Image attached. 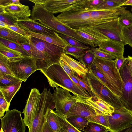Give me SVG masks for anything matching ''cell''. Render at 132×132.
I'll use <instances>...</instances> for the list:
<instances>
[{"label": "cell", "mask_w": 132, "mask_h": 132, "mask_svg": "<svg viewBox=\"0 0 132 132\" xmlns=\"http://www.w3.org/2000/svg\"><path fill=\"white\" fill-rule=\"evenodd\" d=\"M122 36L126 45L132 47V25L127 27H121Z\"/></svg>", "instance_id": "obj_34"}, {"label": "cell", "mask_w": 132, "mask_h": 132, "mask_svg": "<svg viewBox=\"0 0 132 132\" xmlns=\"http://www.w3.org/2000/svg\"><path fill=\"white\" fill-rule=\"evenodd\" d=\"M22 4L18 0H0V6H7L12 5H20Z\"/></svg>", "instance_id": "obj_48"}, {"label": "cell", "mask_w": 132, "mask_h": 132, "mask_svg": "<svg viewBox=\"0 0 132 132\" xmlns=\"http://www.w3.org/2000/svg\"><path fill=\"white\" fill-rule=\"evenodd\" d=\"M44 117L46 121L54 132H59L62 128L60 119L53 110L49 109Z\"/></svg>", "instance_id": "obj_23"}, {"label": "cell", "mask_w": 132, "mask_h": 132, "mask_svg": "<svg viewBox=\"0 0 132 132\" xmlns=\"http://www.w3.org/2000/svg\"><path fill=\"white\" fill-rule=\"evenodd\" d=\"M67 119L74 127L80 130H83L89 122L86 118L79 116L73 117Z\"/></svg>", "instance_id": "obj_25"}, {"label": "cell", "mask_w": 132, "mask_h": 132, "mask_svg": "<svg viewBox=\"0 0 132 132\" xmlns=\"http://www.w3.org/2000/svg\"><path fill=\"white\" fill-rule=\"evenodd\" d=\"M131 11L132 12V7L131 8Z\"/></svg>", "instance_id": "obj_60"}, {"label": "cell", "mask_w": 132, "mask_h": 132, "mask_svg": "<svg viewBox=\"0 0 132 132\" xmlns=\"http://www.w3.org/2000/svg\"><path fill=\"white\" fill-rule=\"evenodd\" d=\"M52 94L55 104V111L65 116L71 107L77 102L79 96L72 95L65 89L56 87Z\"/></svg>", "instance_id": "obj_9"}, {"label": "cell", "mask_w": 132, "mask_h": 132, "mask_svg": "<svg viewBox=\"0 0 132 132\" xmlns=\"http://www.w3.org/2000/svg\"><path fill=\"white\" fill-rule=\"evenodd\" d=\"M7 57L8 67L15 77L22 81L25 82L30 75L37 70L36 61L32 56Z\"/></svg>", "instance_id": "obj_7"}, {"label": "cell", "mask_w": 132, "mask_h": 132, "mask_svg": "<svg viewBox=\"0 0 132 132\" xmlns=\"http://www.w3.org/2000/svg\"><path fill=\"white\" fill-rule=\"evenodd\" d=\"M21 80L20 79L12 76L0 74V87L15 84Z\"/></svg>", "instance_id": "obj_29"}, {"label": "cell", "mask_w": 132, "mask_h": 132, "mask_svg": "<svg viewBox=\"0 0 132 132\" xmlns=\"http://www.w3.org/2000/svg\"><path fill=\"white\" fill-rule=\"evenodd\" d=\"M128 57L129 60V68L132 76V56H128Z\"/></svg>", "instance_id": "obj_54"}, {"label": "cell", "mask_w": 132, "mask_h": 132, "mask_svg": "<svg viewBox=\"0 0 132 132\" xmlns=\"http://www.w3.org/2000/svg\"><path fill=\"white\" fill-rule=\"evenodd\" d=\"M55 108L52 94L44 88L38 102L32 122L28 132H42L46 121L45 115L49 109Z\"/></svg>", "instance_id": "obj_6"}, {"label": "cell", "mask_w": 132, "mask_h": 132, "mask_svg": "<svg viewBox=\"0 0 132 132\" xmlns=\"http://www.w3.org/2000/svg\"><path fill=\"white\" fill-rule=\"evenodd\" d=\"M6 28H9L22 35L26 37H28L26 31L21 28L18 25L15 26L7 25V27Z\"/></svg>", "instance_id": "obj_47"}, {"label": "cell", "mask_w": 132, "mask_h": 132, "mask_svg": "<svg viewBox=\"0 0 132 132\" xmlns=\"http://www.w3.org/2000/svg\"><path fill=\"white\" fill-rule=\"evenodd\" d=\"M59 61L61 67L69 76L72 74H75L78 76L77 74L72 70L63 60L60 58Z\"/></svg>", "instance_id": "obj_46"}, {"label": "cell", "mask_w": 132, "mask_h": 132, "mask_svg": "<svg viewBox=\"0 0 132 132\" xmlns=\"http://www.w3.org/2000/svg\"><path fill=\"white\" fill-rule=\"evenodd\" d=\"M95 56L91 49L86 50L83 55L79 59V62L87 68L93 64Z\"/></svg>", "instance_id": "obj_27"}, {"label": "cell", "mask_w": 132, "mask_h": 132, "mask_svg": "<svg viewBox=\"0 0 132 132\" xmlns=\"http://www.w3.org/2000/svg\"><path fill=\"white\" fill-rule=\"evenodd\" d=\"M56 114L59 117L61 122L62 128L68 132H82L72 126L68 121L65 116L61 115L56 113Z\"/></svg>", "instance_id": "obj_33"}, {"label": "cell", "mask_w": 132, "mask_h": 132, "mask_svg": "<svg viewBox=\"0 0 132 132\" xmlns=\"http://www.w3.org/2000/svg\"><path fill=\"white\" fill-rule=\"evenodd\" d=\"M40 71L46 77L51 86L61 87L68 90L74 95L82 98L90 97L88 92L79 87L71 80L60 63L52 64Z\"/></svg>", "instance_id": "obj_2"}, {"label": "cell", "mask_w": 132, "mask_h": 132, "mask_svg": "<svg viewBox=\"0 0 132 132\" xmlns=\"http://www.w3.org/2000/svg\"><path fill=\"white\" fill-rule=\"evenodd\" d=\"M111 132H118L132 125V111L125 107L115 110L111 116H108Z\"/></svg>", "instance_id": "obj_12"}, {"label": "cell", "mask_w": 132, "mask_h": 132, "mask_svg": "<svg viewBox=\"0 0 132 132\" xmlns=\"http://www.w3.org/2000/svg\"><path fill=\"white\" fill-rule=\"evenodd\" d=\"M83 130L84 132H107L109 131L106 128L101 125L90 122Z\"/></svg>", "instance_id": "obj_36"}, {"label": "cell", "mask_w": 132, "mask_h": 132, "mask_svg": "<svg viewBox=\"0 0 132 132\" xmlns=\"http://www.w3.org/2000/svg\"><path fill=\"white\" fill-rule=\"evenodd\" d=\"M28 38L31 49V56L36 61L37 70L59 63L64 48L35 37L28 36Z\"/></svg>", "instance_id": "obj_1"}, {"label": "cell", "mask_w": 132, "mask_h": 132, "mask_svg": "<svg viewBox=\"0 0 132 132\" xmlns=\"http://www.w3.org/2000/svg\"><path fill=\"white\" fill-rule=\"evenodd\" d=\"M93 73L98 78L100 81L111 91V89L108 83L105 78L102 74L97 69L95 66L93 64L89 68Z\"/></svg>", "instance_id": "obj_40"}, {"label": "cell", "mask_w": 132, "mask_h": 132, "mask_svg": "<svg viewBox=\"0 0 132 132\" xmlns=\"http://www.w3.org/2000/svg\"><path fill=\"white\" fill-rule=\"evenodd\" d=\"M93 64L104 76L112 91L119 98L121 94L122 80L115 60L95 56Z\"/></svg>", "instance_id": "obj_5"}, {"label": "cell", "mask_w": 132, "mask_h": 132, "mask_svg": "<svg viewBox=\"0 0 132 132\" xmlns=\"http://www.w3.org/2000/svg\"><path fill=\"white\" fill-rule=\"evenodd\" d=\"M27 36L35 37L48 43L53 44L64 49L69 44L59 35L54 32L53 33H39L29 30H26Z\"/></svg>", "instance_id": "obj_18"}, {"label": "cell", "mask_w": 132, "mask_h": 132, "mask_svg": "<svg viewBox=\"0 0 132 132\" xmlns=\"http://www.w3.org/2000/svg\"><path fill=\"white\" fill-rule=\"evenodd\" d=\"M10 104L5 99L2 93L0 91V118L4 116L5 112L9 110Z\"/></svg>", "instance_id": "obj_42"}, {"label": "cell", "mask_w": 132, "mask_h": 132, "mask_svg": "<svg viewBox=\"0 0 132 132\" xmlns=\"http://www.w3.org/2000/svg\"><path fill=\"white\" fill-rule=\"evenodd\" d=\"M59 132H68L67 131H66L63 128H62Z\"/></svg>", "instance_id": "obj_58"}, {"label": "cell", "mask_w": 132, "mask_h": 132, "mask_svg": "<svg viewBox=\"0 0 132 132\" xmlns=\"http://www.w3.org/2000/svg\"><path fill=\"white\" fill-rule=\"evenodd\" d=\"M0 43L6 46L22 53L24 56H30V55L18 44L9 40L0 37Z\"/></svg>", "instance_id": "obj_30"}, {"label": "cell", "mask_w": 132, "mask_h": 132, "mask_svg": "<svg viewBox=\"0 0 132 132\" xmlns=\"http://www.w3.org/2000/svg\"><path fill=\"white\" fill-rule=\"evenodd\" d=\"M124 46L121 43L110 39L102 42L98 48L116 58H119L123 56Z\"/></svg>", "instance_id": "obj_19"}, {"label": "cell", "mask_w": 132, "mask_h": 132, "mask_svg": "<svg viewBox=\"0 0 132 132\" xmlns=\"http://www.w3.org/2000/svg\"><path fill=\"white\" fill-rule=\"evenodd\" d=\"M18 25L25 31L39 33H53L55 32L49 28L41 25L38 22L29 18L17 22Z\"/></svg>", "instance_id": "obj_20"}, {"label": "cell", "mask_w": 132, "mask_h": 132, "mask_svg": "<svg viewBox=\"0 0 132 132\" xmlns=\"http://www.w3.org/2000/svg\"><path fill=\"white\" fill-rule=\"evenodd\" d=\"M71 80L79 87L80 88L84 90L86 92H87L83 88H82L79 85L78 81L72 75V74L69 76Z\"/></svg>", "instance_id": "obj_53"}, {"label": "cell", "mask_w": 132, "mask_h": 132, "mask_svg": "<svg viewBox=\"0 0 132 132\" xmlns=\"http://www.w3.org/2000/svg\"><path fill=\"white\" fill-rule=\"evenodd\" d=\"M0 53L9 59L24 56L20 52L10 48L1 43H0Z\"/></svg>", "instance_id": "obj_28"}, {"label": "cell", "mask_w": 132, "mask_h": 132, "mask_svg": "<svg viewBox=\"0 0 132 132\" xmlns=\"http://www.w3.org/2000/svg\"><path fill=\"white\" fill-rule=\"evenodd\" d=\"M42 132H54L50 128L46 121H45Z\"/></svg>", "instance_id": "obj_52"}, {"label": "cell", "mask_w": 132, "mask_h": 132, "mask_svg": "<svg viewBox=\"0 0 132 132\" xmlns=\"http://www.w3.org/2000/svg\"><path fill=\"white\" fill-rule=\"evenodd\" d=\"M77 102L89 106L95 111L96 116L103 115L111 116L115 110L114 108L110 105L93 95L86 98L79 97Z\"/></svg>", "instance_id": "obj_14"}, {"label": "cell", "mask_w": 132, "mask_h": 132, "mask_svg": "<svg viewBox=\"0 0 132 132\" xmlns=\"http://www.w3.org/2000/svg\"><path fill=\"white\" fill-rule=\"evenodd\" d=\"M40 95V93L38 89L36 88L31 89L22 112L24 115V121L29 130L30 128Z\"/></svg>", "instance_id": "obj_17"}, {"label": "cell", "mask_w": 132, "mask_h": 132, "mask_svg": "<svg viewBox=\"0 0 132 132\" xmlns=\"http://www.w3.org/2000/svg\"><path fill=\"white\" fill-rule=\"evenodd\" d=\"M120 23L121 27L132 25V13L126 10L119 16Z\"/></svg>", "instance_id": "obj_35"}, {"label": "cell", "mask_w": 132, "mask_h": 132, "mask_svg": "<svg viewBox=\"0 0 132 132\" xmlns=\"http://www.w3.org/2000/svg\"><path fill=\"white\" fill-rule=\"evenodd\" d=\"M104 1V0H90L89 5L91 7L95 8L100 5Z\"/></svg>", "instance_id": "obj_51"}, {"label": "cell", "mask_w": 132, "mask_h": 132, "mask_svg": "<svg viewBox=\"0 0 132 132\" xmlns=\"http://www.w3.org/2000/svg\"><path fill=\"white\" fill-rule=\"evenodd\" d=\"M127 58V57L125 58L123 56L120 57L116 58L114 60L116 67L118 71L124 61Z\"/></svg>", "instance_id": "obj_50"}, {"label": "cell", "mask_w": 132, "mask_h": 132, "mask_svg": "<svg viewBox=\"0 0 132 132\" xmlns=\"http://www.w3.org/2000/svg\"><path fill=\"white\" fill-rule=\"evenodd\" d=\"M118 132H132V125L127 128Z\"/></svg>", "instance_id": "obj_55"}, {"label": "cell", "mask_w": 132, "mask_h": 132, "mask_svg": "<svg viewBox=\"0 0 132 132\" xmlns=\"http://www.w3.org/2000/svg\"><path fill=\"white\" fill-rule=\"evenodd\" d=\"M112 1L116 4L120 5L121 6L127 0H112Z\"/></svg>", "instance_id": "obj_56"}, {"label": "cell", "mask_w": 132, "mask_h": 132, "mask_svg": "<svg viewBox=\"0 0 132 132\" xmlns=\"http://www.w3.org/2000/svg\"><path fill=\"white\" fill-rule=\"evenodd\" d=\"M86 50L83 48L75 47L69 44L64 48L63 53L79 60L83 55Z\"/></svg>", "instance_id": "obj_26"}, {"label": "cell", "mask_w": 132, "mask_h": 132, "mask_svg": "<svg viewBox=\"0 0 132 132\" xmlns=\"http://www.w3.org/2000/svg\"><path fill=\"white\" fill-rule=\"evenodd\" d=\"M21 112L16 109L9 110L0 118L4 132H25L26 125Z\"/></svg>", "instance_id": "obj_11"}, {"label": "cell", "mask_w": 132, "mask_h": 132, "mask_svg": "<svg viewBox=\"0 0 132 132\" xmlns=\"http://www.w3.org/2000/svg\"><path fill=\"white\" fill-rule=\"evenodd\" d=\"M23 49L31 56V47L28 41L20 44H18Z\"/></svg>", "instance_id": "obj_49"}, {"label": "cell", "mask_w": 132, "mask_h": 132, "mask_svg": "<svg viewBox=\"0 0 132 132\" xmlns=\"http://www.w3.org/2000/svg\"><path fill=\"white\" fill-rule=\"evenodd\" d=\"M108 116L100 115L97 116V121L99 124L106 128L110 132H111L108 121Z\"/></svg>", "instance_id": "obj_43"}, {"label": "cell", "mask_w": 132, "mask_h": 132, "mask_svg": "<svg viewBox=\"0 0 132 132\" xmlns=\"http://www.w3.org/2000/svg\"><path fill=\"white\" fill-rule=\"evenodd\" d=\"M90 0H40L44 7L54 14L87 6Z\"/></svg>", "instance_id": "obj_10"}, {"label": "cell", "mask_w": 132, "mask_h": 132, "mask_svg": "<svg viewBox=\"0 0 132 132\" xmlns=\"http://www.w3.org/2000/svg\"><path fill=\"white\" fill-rule=\"evenodd\" d=\"M77 30L86 32L102 42L110 39L93 28H81Z\"/></svg>", "instance_id": "obj_31"}, {"label": "cell", "mask_w": 132, "mask_h": 132, "mask_svg": "<svg viewBox=\"0 0 132 132\" xmlns=\"http://www.w3.org/2000/svg\"><path fill=\"white\" fill-rule=\"evenodd\" d=\"M91 49L96 56L110 60H113L116 58V57L100 50L99 48L95 47Z\"/></svg>", "instance_id": "obj_41"}, {"label": "cell", "mask_w": 132, "mask_h": 132, "mask_svg": "<svg viewBox=\"0 0 132 132\" xmlns=\"http://www.w3.org/2000/svg\"><path fill=\"white\" fill-rule=\"evenodd\" d=\"M124 5H130L132 7V0H127L121 5V6Z\"/></svg>", "instance_id": "obj_57"}, {"label": "cell", "mask_w": 132, "mask_h": 132, "mask_svg": "<svg viewBox=\"0 0 132 132\" xmlns=\"http://www.w3.org/2000/svg\"><path fill=\"white\" fill-rule=\"evenodd\" d=\"M121 7L112 0H104V1L100 5L93 9L96 10H109Z\"/></svg>", "instance_id": "obj_39"}, {"label": "cell", "mask_w": 132, "mask_h": 132, "mask_svg": "<svg viewBox=\"0 0 132 132\" xmlns=\"http://www.w3.org/2000/svg\"><path fill=\"white\" fill-rule=\"evenodd\" d=\"M7 59L6 56L0 53V74L9 75L15 77L7 66Z\"/></svg>", "instance_id": "obj_38"}, {"label": "cell", "mask_w": 132, "mask_h": 132, "mask_svg": "<svg viewBox=\"0 0 132 132\" xmlns=\"http://www.w3.org/2000/svg\"><path fill=\"white\" fill-rule=\"evenodd\" d=\"M119 71L122 80L121 94L119 98L124 106L132 111V76L128 57Z\"/></svg>", "instance_id": "obj_8"}, {"label": "cell", "mask_w": 132, "mask_h": 132, "mask_svg": "<svg viewBox=\"0 0 132 132\" xmlns=\"http://www.w3.org/2000/svg\"><path fill=\"white\" fill-rule=\"evenodd\" d=\"M72 75L77 80L80 85L88 92L90 96H92L91 89L83 79L75 74Z\"/></svg>", "instance_id": "obj_45"}, {"label": "cell", "mask_w": 132, "mask_h": 132, "mask_svg": "<svg viewBox=\"0 0 132 132\" xmlns=\"http://www.w3.org/2000/svg\"><path fill=\"white\" fill-rule=\"evenodd\" d=\"M0 14L6 15L17 22L29 18L31 12L28 6L22 4L0 6Z\"/></svg>", "instance_id": "obj_15"}, {"label": "cell", "mask_w": 132, "mask_h": 132, "mask_svg": "<svg viewBox=\"0 0 132 132\" xmlns=\"http://www.w3.org/2000/svg\"><path fill=\"white\" fill-rule=\"evenodd\" d=\"M0 132H4V131L1 128V130H0Z\"/></svg>", "instance_id": "obj_59"}, {"label": "cell", "mask_w": 132, "mask_h": 132, "mask_svg": "<svg viewBox=\"0 0 132 132\" xmlns=\"http://www.w3.org/2000/svg\"><path fill=\"white\" fill-rule=\"evenodd\" d=\"M93 28L109 39L121 43L124 45H126L122 35L119 17L113 20Z\"/></svg>", "instance_id": "obj_13"}, {"label": "cell", "mask_w": 132, "mask_h": 132, "mask_svg": "<svg viewBox=\"0 0 132 132\" xmlns=\"http://www.w3.org/2000/svg\"><path fill=\"white\" fill-rule=\"evenodd\" d=\"M22 80L9 86L0 87V91L2 93L7 101L10 104L13 97L21 87Z\"/></svg>", "instance_id": "obj_24"}, {"label": "cell", "mask_w": 132, "mask_h": 132, "mask_svg": "<svg viewBox=\"0 0 132 132\" xmlns=\"http://www.w3.org/2000/svg\"><path fill=\"white\" fill-rule=\"evenodd\" d=\"M60 59L64 61L79 77L82 78L88 72V69L85 65L64 53L61 55Z\"/></svg>", "instance_id": "obj_21"}, {"label": "cell", "mask_w": 132, "mask_h": 132, "mask_svg": "<svg viewBox=\"0 0 132 132\" xmlns=\"http://www.w3.org/2000/svg\"><path fill=\"white\" fill-rule=\"evenodd\" d=\"M0 37L9 40L18 44L28 41V36L22 35L9 28L0 27Z\"/></svg>", "instance_id": "obj_22"}, {"label": "cell", "mask_w": 132, "mask_h": 132, "mask_svg": "<svg viewBox=\"0 0 132 132\" xmlns=\"http://www.w3.org/2000/svg\"><path fill=\"white\" fill-rule=\"evenodd\" d=\"M0 21L4 22L8 26H15L18 25L16 22L3 14H0Z\"/></svg>", "instance_id": "obj_44"}, {"label": "cell", "mask_w": 132, "mask_h": 132, "mask_svg": "<svg viewBox=\"0 0 132 132\" xmlns=\"http://www.w3.org/2000/svg\"><path fill=\"white\" fill-rule=\"evenodd\" d=\"M88 68V72L82 78L90 89L92 95L107 103L115 110L124 107L119 97L101 82L90 68Z\"/></svg>", "instance_id": "obj_4"}, {"label": "cell", "mask_w": 132, "mask_h": 132, "mask_svg": "<svg viewBox=\"0 0 132 132\" xmlns=\"http://www.w3.org/2000/svg\"><path fill=\"white\" fill-rule=\"evenodd\" d=\"M79 35L85 39L89 44L91 48L99 46L102 42L88 34L79 30H74Z\"/></svg>", "instance_id": "obj_32"}, {"label": "cell", "mask_w": 132, "mask_h": 132, "mask_svg": "<svg viewBox=\"0 0 132 132\" xmlns=\"http://www.w3.org/2000/svg\"><path fill=\"white\" fill-rule=\"evenodd\" d=\"M65 116L67 119L75 116L84 117L89 122L99 124L95 111L88 105L80 102L75 103Z\"/></svg>", "instance_id": "obj_16"}, {"label": "cell", "mask_w": 132, "mask_h": 132, "mask_svg": "<svg viewBox=\"0 0 132 132\" xmlns=\"http://www.w3.org/2000/svg\"><path fill=\"white\" fill-rule=\"evenodd\" d=\"M89 5L64 12L56 17L63 24L73 30L81 28H92L100 25L93 19L89 13Z\"/></svg>", "instance_id": "obj_3"}, {"label": "cell", "mask_w": 132, "mask_h": 132, "mask_svg": "<svg viewBox=\"0 0 132 132\" xmlns=\"http://www.w3.org/2000/svg\"><path fill=\"white\" fill-rule=\"evenodd\" d=\"M60 36L65 40L71 45L79 48L85 49L86 50L90 49L91 47L89 46L86 45L68 36L60 34H58Z\"/></svg>", "instance_id": "obj_37"}]
</instances>
